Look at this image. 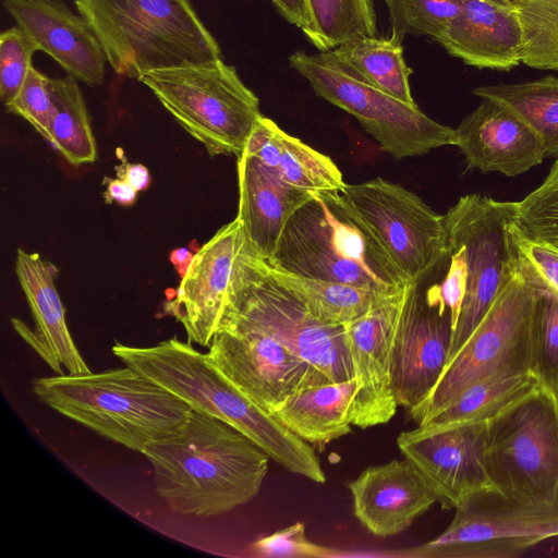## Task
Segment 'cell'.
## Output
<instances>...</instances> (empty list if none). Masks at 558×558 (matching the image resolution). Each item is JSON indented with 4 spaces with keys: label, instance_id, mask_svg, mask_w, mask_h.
Masks as SVG:
<instances>
[{
    "label": "cell",
    "instance_id": "1",
    "mask_svg": "<svg viewBox=\"0 0 558 558\" xmlns=\"http://www.w3.org/2000/svg\"><path fill=\"white\" fill-rule=\"evenodd\" d=\"M143 454L169 509L198 518L221 515L253 500L270 459L229 423L195 410L179 433L153 442Z\"/></svg>",
    "mask_w": 558,
    "mask_h": 558
},
{
    "label": "cell",
    "instance_id": "2",
    "mask_svg": "<svg viewBox=\"0 0 558 558\" xmlns=\"http://www.w3.org/2000/svg\"><path fill=\"white\" fill-rule=\"evenodd\" d=\"M192 342L177 337L151 347L116 342L112 353L126 366L184 400L195 411L216 416L252 439L287 471L315 483L326 474L314 448L289 430L274 413L241 392Z\"/></svg>",
    "mask_w": 558,
    "mask_h": 558
},
{
    "label": "cell",
    "instance_id": "3",
    "mask_svg": "<svg viewBox=\"0 0 558 558\" xmlns=\"http://www.w3.org/2000/svg\"><path fill=\"white\" fill-rule=\"evenodd\" d=\"M37 399L96 434L143 453L179 433L193 409L133 367L37 377Z\"/></svg>",
    "mask_w": 558,
    "mask_h": 558
},
{
    "label": "cell",
    "instance_id": "4",
    "mask_svg": "<svg viewBox=\"0 0 558 558\" xmlns=\"http://www.w3.org/2000/svg\"><path fill=\"white\" fill-rule=\"evenodd\" d=\"M267 262L295 275L379 293L411 283L347 208L339 191L313 192L287 222Z\"/></svg>",
    "mask_w": 558,
    "mask_h": 558
},
{
    "label": "cell",
    "instance_id": "5",
    "mask_svg": "<svg viewBox=\"0 0 558 558\" xmlns=\"http://www.w3.org/2000/svg\"><path fill=\"white\" fill-rule=\"evenodd\" d=\"M75 7L119 75L138 80L154 70L221 58L190 0H75Z\"/></svg>",
    "mask_w": 558,
    "mask_h": 558
},
{
    "label": "cell",
    "instance_id": "6",
    "mask_svg": "<svg viewBox=\"0 0 558 558\" xmlns=\"http://www.w3.org/2000/svg\"><path fill=\"white\" fill-rule=\"evenodd\" d=\"M220 325L269 336L333 383L353 378L343 325L325 323L312 314L272 275L268 263L251 250L245 238L235 259Z\"/></svg>",
    "mask_w": 558,
    "mask_h": 558
},
{
    "label": "cell",
    "instance_id": "7",
    "mask_svg": "<svg viewBox=\"0 0 558 558\" xmlns=\"http://www.w3.org/2000/svg\"><path fill=\"white\" fill-rule=\"evenodd\" d=\"M138 81L211 156L239 157L262 116L257 96L221 58L154 70Z\"/></svg>",
    "mask_w": 558,
    "mask_h": 558
},
{
    "label": "cell",
    "instance_id": "8",
    "mask_svg": "<svg viewBox=\"0 0 558 558\" xmlns=\"http://www.w3.org/2000/svg\"><path fill=\"white\" fill-rule=\"evenodd\" d=\"M484 465L493 490L519 500L558 494V399L543 387L486 422Z\"/></svg>",
    "mask_w": 558,
    "mask_h": 558
},
{
    "label": "cell",
    "instance_id": "9",
    "mask_svg": "<svg viewBox=\"0 0 558 558\" xmlns=\"http://www.w3.org/2000/svg\"><path fill=\"white\" fill-rule=\"evenodd\" d=\"M539 291L518 271L448 360L429 395L408 410L421 425L472 383L502 372H531L533 319Z\"/></svg>",
    "mask_w": 558,
    "mask_h": 558
},
{
    "label": "cell",
    "instance_id": "10",
    "mask_svg": "<svg viewBox=\"0 0 558 558\" xmlns=\"http://www.w3.org/2000/svg\"><path fill=\"white\" fill-rule=\"evenodd\" d=\"M289 62L318 97L356 118L380 148L395 159L451 145L453 129L434 121L417 106L376 88L329 51L314 54L296 51Z\"/></svg>",
    "mask_w": 558,
    "mask_h": 558
},
{
    "label": "cell",
    "instance_id": "11",
    "mask_svg": "<svg viewBox=\"0 0 558 558\" xmlns=\"http://www.w3.org/2000/svg\"><path fill=\"white\" fill-rule=\"evenodd\" d=\"M447 529L410 548L404 556L423 558H514L558 536V494L519 500L493 489L473 494L456 509Z\"/></svg>",
    "mask_w": 558,
    "mask_h": 558
},
{
    "label": "cell",
    "instance_id": "12",
    "mask_svg": "<svg viewBox=\"0 0 558 558\" xmlns=\"http://www.w3.org/2000/svg\"><path fill=\"white\" fill-rule=\"evenodd\" d=\"M339 194L409 282H422L448 255L445 215L412 191L375 178L345 183Z\"/></svg>",
    "mask_w": 558,
    "mask_h": 558
},
{
    "label": "cell",
    "instance_id": "13",
    "mask_svg": "<svg viewBox=\"0 0 558 558\" xmlns=\"http://www.w3.org/2000/svg\"><path fill=\"white\" fill-rule=\"evenodd\" d=\"M445 222L447 235L464 246L468 269L466 294L452 333L450 359L518 271L512 234L514 202L464 195L447 211Z\"/></svg>",
    "mask_w": 558,
    "mask_h": 558
},
{
    "label": "cell",
    "instance_id": "14",
    "mask_svg": "<svg viewBox=\"0 0 558 558\" xmlns=\"http://www.w3.org/2000/svg\"><path fill=\"white\" fill-rule=\"evenodd\" d=\"M208 348L207 355L216 367L269 413L296 392L331 381L282 343L258 331L220 325Z\"/></svg>",
    "mask_w": 558,
    "mask_h": 558
},
{
    "label": "cell",
    "instance_id": "15",
    "mask_svg": "<svg viewBox=\"0 0 558 558\" xmlns=\"http://www.w3.org/2000/svg\"><path fill=\"white\" fill-rule=\"evenodd\" d=\"M413 284L387 295L365 314L343 325L356 381L350 421L359 428L388 423L399 407L392 389V356Z\"/></svg>",
    "mask_w": 558,
    "mask_h": 558
},
{
    "label": "cell",
    "instance_id": "16",
    "mask_svg": "<svg viewBox=\"0 0 558 558\" xmlns=\"http://www.w3.org/2000/svg\"><path fill=\"white\" fill-rule=\"evenodd\" d=\"M414 283L398 329L392 356V389L399 407L408 410L433 390L449 359L452 338L450 312L438 283L424 294Z\"/></svg>",
    "mask_w": 558,
    "mask_h": 558
},
{
    "label": "cell",
    "instance_id": "17",
    "mask_svg": "<svg viewBox=\"0 0 558 558\" xmlns=\"http://www.w3.org/2000/svg\"><path fill=\"white\" fill-rule=\"evenodd\" d=\"M486 422L402 432L397 446L423 476L442 509H456L473 494L492 489L484 465Z\"/></svg>",
    "mask_w": 558,
    "mask_h": 558
},
{
    "label": "cell",
    "instance_id": "18",
    "mask_svg": "<svg viewBox=\"0 0 558 558\" xmlns=\"http://www.w3.org/2000/svg\"><path fill=\"white\" fill-rule=\"evenodd\" d=\"M244 233L235 217L193 256L173 298L163 311L181 323L190 342L209 347L219 327Z\"/></svg>",
    "mask_w": 558,
    "mask_h": 558
},
{
    "label": "cell",
    "instance_id": "19",
    "mask_svg": "<svg viewBox=\"0 0 558 558\" xmlns=\"http://www.w3.org/2000/svg\"><path fill=\"white\" fill-rule=\"evenodd\" d=\"M451 145L459 147L469 168L515 177L546 158L534 130L507 106L483 99L453 129Z\"/></svg>",
    "mask_w": 558,
    "mask_h": 558
},
{
    "label": "cell",
    "instance_id": "20",
    "mask_svg": "<svg viewBox=\"0 0 558 558\" xmlns=\"http://www.w3.org/2000/svg\"><path fill=\"white\" fill-rule=\"evenodd\" d=\"M17 26L70 76L89 85L104 81L105 51L88 22L60 0H3Z\"/></svg>",
    "mask_w": 558,
    "mask_h": 558
},
{
    "label": "cell",
    "instance_id": "21",
    "mask_svg": "<svg viewBox=\"0 0 558 558\" xmlns=\"http://www.w3.org/2000/svg\"><path fill=\"white\" fill-rule=\"evenodd\" d=\"M15 272L26 296L36 328L12 318L15 331L59 375L90 373L75 345L65 320V310L56 287L58 268L37 253L16 251Z\"/></svg>",
    "mask_w": 558,
    "mask_h": 558
},
{
    "label": "cell",
    "instance_id": "22",
    "mask_svg": "<svg viewBox=\"0 0 558 558\" xmlns=\"http://www.w3.org/2000/svg\"><path fill=\"white\" fill-rule=\"evenodd\" d=\"M348 488L355 518L379 537L403 532L437 502L426 481L405 459L366 468Z\"/></svg>",
    "mask_w": 558,
    "mask_h": 558
},
{
    "label": "cell",
    "instance_id": "23",
    "mask_svg": "<svg viewBox=\"0 0 558 558\" xmlns=\"http://www.w3.org/2000/svg\"><path fill=\"white\" fill-rule=\"evenodd\" d=\"M436 41L469 65L508 71L521 63L523 31L510 0H462Z\"/></svg>",
    "mask_w": 558,
    "mask_h": 558
},
{
    "label": "cell",
    "instance_id": "24",
    "mask_svg": "<svg viewBox=\"0 0 558 558\" xmlns=\"http://www.w3.org/2000/svg\"><path fill=\"white\" fill-rule=\"evenodd\" d=\"M239 219L251 250L269 260L283 229L313 192L293 187L245 151L238 157Z\"/></svg>",
    "mask_w": 558,
    "mask_h": 558
},
{
    "label": "cell",
    "instance_id": "25",
    "mask_svg": "<svg viewBox=\"0 0 558 558\" xmlns=\"http://www.w3.org/2000/svg\"><path fill=\"white\" fill-rule=\"evenodd\" d=\"M282 182L308 192L339 191L345 183L330 157L260 116L244 150Z\"/></svg>",
    "mask_w": 558,
    "mask_h": 558
},
{
    "label": "cell",
    "instance_id": "26",
    "mask_svg": "<svg viewBox=\"0 0 558 558\" xmlns=\"http://www.w3.org/2000/svg\"><path fill=\"white\" fill-rule=\"evenodd\" d=\"M355 392L354 377L308 387L291 396L274 414L299 438L323 447L351 432L350 408Z\"/></svg>",
    "mask_w": 558,
    "mask_h": 558
},
{
    "label": "cell",
    "instance_id": "27",
    "mask_svg": "<svg viewBox=\"0 0 558 558\" xmlns=\"http://www.w3.org/2000/svg\"><path fill=\"white\" fill-rule=\"evenodd\" d=\"M539 385L531 372H502L481 378L459 392L427 422L423 429L487 422L523 395Z\"/></svg>",
    "mask_w": 558,
    "mask_h": 558
},
{
    "label": "cell",
    "instance_id": "28",
    "mask_svg": "<svg viewBox=\"0 0 558 558\" xmlns=\"http://www.w3.org/2000/svg\"><path fill=\"white\" fill-rule=\"evenodd\" d=\"M482 99L498 101L522 118L539 137L546 158L558 159V77L475 87Z\"/></svg>",
    "mask_w": 558,
    "mask_h": 558
},
{
    "label": "cell",
    "instance_id": "29",
    "mask_svg": "<svg viewBox=\"0 0 558 558\" xmlns=\"http://www.w3.org/2000/svg\"><path fill=\"white\" fill-rule=\"evenodd\" d=\"M329 52L353 68L376 88L408 105L416 106L409 84L412 70L403 58L402 43L390 36L359 37Z\"/></svg>",
    "mask_w": 558,
    "mask_h": 558
},
{
    "label": "cell",
    "instance_id": "30",
    "mask_svg": "<svg viewBox=\"0 0 558 558\" xmlns=\"http://www.w3.org/2000/svg\"><path fill=\"white\" fill-rule=\"evenodd\" d=\"M268 266L272 275L289 288L312 314L332 325H344L359 318L378 301L392 294L295 275L269 263Z\"/></svg>",
    "mask_w": 558,
    "mask_h": 558
},
{
    "label": "cell",
    "instance_id": "31",
    "mask_svg": "<svg viewBox=\"0 0 558 558\" xmlns=\"http://www.w3.org/2000/svg\"><path fill=\"white\" fill-rule=\"evenodd\" d=\"M50 93L53 112L48 143L73 166L94 162L96 142L76 80L50 78Z\"/></svg>",
    "mask_w": 558,
    "mask_h": 558
},
{
    "label": "cell",
    "instance_id": "32",
    "mask_svg": "<svg viewBox=\"0 0 558 558\" xmlns=\"http://www.w3.org/2000/svg\"><path fill=\"white\" fill-rule=\"evenodd\" d=\"M310 24L303 32L319 51L332 50L359 37H375L373 0H306Z\"/></svg>",
    "mask_w": 558,
    "mask_h": 558
},
{
    "label": "cell",
    "instance_id": "33",
    "mask_svg": "<svg viewBox=\"0 0 558 558\" xmlns=\"http://www.w3.org/2000/svg\"><path fill=\"white\" fill-rule=\"evenodd\" d=\"M518 11L523 47L521 63L558 71V0H510Z\"/></svg>",
    "mask_w": 558,
    "mask_h": 558
},
{
    "label": "cell",
    "instance_id": "34",
    "mask_svg": "<svg viewBox=\"0 0 558 558\" xmlns=\"http://www.w3.org/2000/svg\"><path fill=\"white\" fill-rule=\"evenodd\" d=\"M390 37L402 43L407 35L437 40L458 15L462 0H385Z\"/></svg>",
    "mask_w": 558,
    "mask_h": 558
},
{
    "label": "cell",
    "instance_id": "35",
    "mask_svg": "<svg viewBox=\"0 0 558 558\" xmlns=\"http://www.w3.org/2000/svg\"><path fill=\"white\" fill-rule=\"evenodd\" d=\"M514 225L524 236L558 246V159L537 189L514 202Z\"/></svg>",
    "mask_w": 558,
    "mask_h": 558
},
{
    "label": "cell",
    "instance_id": "36",
    "mask_svg": "<svg viewBox=\"0 0 558 558\" xmlns=\"http://www.w3.org/2000/svg\"><path fill=\"white\" fill-rule=\"evenodd\" d=\"M531 371L541 386L558 391V301L543 292L534 312Z\"/></svg>",
    "mask_w": 558,
    "mask_h": 558
},
{
    "label": "cell",
    "instance_id": "37",
    "mask_svg": "<svg viewBox=\"0 0 558 558\" xmlns=\"http://www.w3.org/2000/svg\"><path fill=\"white\" fill-rule=\"evenodd\" d=\"M38 45L19 26L0 35V97L9 105L20 92Z\"/></svg>",
    "mask_w": 558,
    "mask_h": 558
},
{
    "label": "cell",
    "instance_id": "38",
    "mask_svg": "<svg viewBox=\"0 0 558 558\" xmlns=\"http://www.w3.org/2000/svg\"><path fill=\"white\" fill-rule=\"evenodd\" d=\"M518 255V272L539 292L558 301V246L531 240L512 229Z\"/></svg>",
    "mask_w": 558,
    "mask_h": 558
},
{
    "label": "cell",
    "instance_id": "39",
    "mask_svg": "<svg viewBox=\"0 0 558 558\" xmlns=\"http://www.w3.org/2000/svg\"><path fill=\"white\" fill-rule=\"evenodd\" d=\"M5 107L8 111L25 119L47 142L49 141L53 112L49 77L32 66L20 92Z\"/></svg>",
    "mask_w": 558,
    "mask_h": 558
},
{
    "label": "cell",
    "instance_id": "40",
    "mask_svg": "<svg viewBox=\"0 0 558 558\" xmlns=\"http://www.w3.org/2000/svg\"><path fill=\"white\" fill-rule=\"evenodd\" d=\"M254 549L265 557L310 558L337 555L332 548L310 541L302 522L258 539L254 544Z\"/></svg>",
    "mask_w": 558,
    "mask_h": 558
},
{
    "label": "cell",
    "instance_id": "41",
    "mask_svg": "<svg viewBox=\"0 0 558 558\" xmlns=\"http://www.w3.org/2000/svg\"><path fill=\"white\" fill-rule=\"evenodd\" d=\"M277 11L291 24L304 32L310 24L306 0H270Z\"/></svg>",
    "mask_w": 558,
    "mask_h": 558
},
{
    "label": "cell",
    "instance_id": "42",
    "mask_svg": "<svg viewBox=\"0 0 558 558\" xmlns=\"http://www.w3.org/2000/svg\"><path fill=\"white\" fill-rule=\"evenodd\" d=\"M106 185L104 197L107 204L117 203L122 206L132 205L137 196V191L123 179L104 178Z\"/></svg>",
    "mask_w": 558,
    "mask_h": 558
},
{
    "label": "cell",
    "instance_id": "43",
    "mask_svg": "<svg viewBox=\"0 0 558 558\" xmlns=\"http://www.w3.org/2000/svg\"><path fill=\"white\" fill-rule=\"evenodd\" d=\"M116 170L118 178L125 180L137 192L144 191L150 183L149 171L141 163L123 162Z\"/></svg>",
    "mask_w": 558,
    "mask_h": 558
},
{
    "label": "cell",
    "instance_id": "44",
    "mask_svg": "<svg viewBox=\"0 0 558 558\" xmlns=\"http://www.w3.org/2000/svg\"><path fill=\"white\" fill-rule=\"evenodd\" d=\"M194 254L185 247H179L171 252L170 260L181 277L186 272Z\"/></svg>",
    "mask_w": 558,
    "mask_h": 558
},
{
    "label": "cell",
    "instance_id": "45",
    "mask_svg": "<svg viewBox=\"0 0 558 558\" xmlns=\"http://www.w3.org/2000/svg\"><path fill=\"white\" fill-rule=\"evenodd\" d=\"M554 393L556 395V397H557V399H558V391H557V392H554Z\"/></svg>",
    "mask_w": 558,
    "mask_h": 558
}]
</instances>
